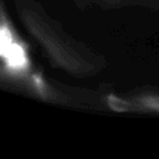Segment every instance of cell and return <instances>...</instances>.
<instances>
[{
	"label": "cell",
	"mask_w": 159,
	"mask_h": 159,
	"mask_svg": "<svg viewBox=\"0 0 159 159\" xmlns=\"http://www.w3.org/2000/svg\"><path fill=\"white\" fill-rule=\"evenodd\" d=\"M5 56L9 61V63L14 67H21L25 65L26 62V57H25V52L24 50L15 43H11L7 48V51L5 52Z\"/></svg>",
	"instance_id": "1"
},
{
	"label": "cell",
	"mask_w": 159,
	"mask_h": 159,
	"mask_svg": "<svg viewBox=\"0 0 159 159\" xmlns=\"http://www.w3.org/2000/svg\"><path fill=\"white\" fill-rule=\"evenodd\" d=\"M11 34L6 27H0V55H5L11 45Z\"/></svg>",
	"instance_id": "2"
}]
</instances>
